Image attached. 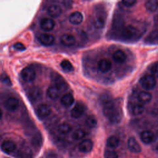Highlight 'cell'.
<instances>
[{"label":"cell","mask_w":158,"mask_h":158,"mask_svg":"<svg viewBox=\"0 0 158 158\" xmlns=\"http://www.w3.org/2000/svg\"><path fill=\"white\" fill-rule=\"evenodd\" d=\"M16 149V144L15 143L10 140L4 141L2 145H1V149L3 152L10 154L13 152Z\"/></svg>","instance_id":"obj_19"},{"label":"cell","mask_w":158,"mask_h":158,"mask_svg":"<svg viewBox=\"0 0 158 158\" xmlns=\"http://www.w3.org/2000/svg\"><path fill=\"white\" fill-rule=\"evenodd\" d=\"M14 48L16 50L18 51H24L25 49V46H24V44L20 42H17L15 43L14 44Z\"/></svg>","instance_id":"obj_36"},{"label":"cell","mask_w":158,"mask_h":158,"mask_svg":"<svg viewBox=\"0 0 158 158\" xmlns=\"http://www.w3.org/2000/svg\"><path fill=\"white\" fill-rule=\"evenodd\" d=\"M72 130V126L67 123H62L58 127L57 130L62 135H66L70 133Z\"/></svg>","instance_id":"obj_28"},{"label":"cell","mask_w":158,"mask_h":158,"mask_svg":"<svg viewBox=\"0 0 158 158\" xmlns=\"http://www.w3.org/2000/svg\"><path fill=\"white\" fill-rule=\"evenodd\" d=\"M152 99V95L146 91H141L138 94V100L142 104L149 102Z\"/></svg>","instance_id":"obj_22"},{"label":"cell","mask_w":158,"mask_h":158,"mask_svg":"<svg viewBox=\"0 0 158 158\" xmlns=\"http://www.w3.org/2000/svg\"><path fill=\"white\" fill-rule=\"evenodd\" d=\"M145 7L147 10L154 12L157 9V1L156 0H150L146 2Z\"/></svg>","instance_id":"obj_29"},{"label":"cell","mask_w":158,"mask_h":158,"mask_svg":"<svg viewBox=\"0 0 158 158\" xmlns=\"http://www.w3.org/2000/svg\"><path fill=\"white\" fill-rule=\"evenodd\" d=\"M52 79L54 83V85L57 87L60 91L62 90L67 89L68 86L67 83L61 75L58 73H53L52 75Z\"/></svg>","instance_id":"obj_5"},{"label":"cell","mask_w":158,"mask_h":158,"mask_svg":"<svg viewBox=\"0 0 158 158\" xmlns=\"http://www.w3.org/2000/svg\"><path fill=\"white\" fill-rule=\"evenodd\" d=\"M69 20V22L73 25H79L82 22L83 20V16L81 12L76 11L72 12L70 15Z\"/></svg>","instance_id":"obj_20"},{"label":"cell","mask_w":158,"mask_h":158,"mask_svg":"<svg viewBox=\"0 0 158 158\" xmlns=\"http://www.w3.org/2000/svg\"><path fill=\"white\" fill-rule=\"evenodd\" d=\"M138 33V29L133 25H128L124 27L122 31V35L123 38L130 40L135 38Z\"/></svg>","instance_id":"obj_4"},{"label":"cell","mask_w":158,"mask_h":158,"mask_svg":"<svg viewBox=\"0 0 158 158\" xmlns=\"http://www.w3.org/2000/svg\"><path fill=\"white\" fill-rule=\"evenodd\" d=\"M47 12L49 16L53 18H57L59 17L62 14L61 7L56 4H52L49 6L47 9Z\"/></svg>","instance_id":"obj_17"},{"label":"cell","mask_w":158,"mask_h":158,"mask_svg":"<svg viewBox=\"0 0 158 158\" xmlns=\"http://www.w3.org/2000/svg\"><path fill=\"white\" fill-rule=\"evenodd\" d=\"M60 42L64 46L70 47L75 44L76 40L72 35L64 34L60 38Z\"/></svg>","instance_id":"obj_18"},{"label":"cell","mask_w":158,"mask_h":158,"mask_svg":"<svg viewBox=\"0 0 158 158\" xmlns=\"http://www.w3.org/2000/svg\"><path fill=\"white\" fill-rule=\"evenodd\" d=\"M22 78L26 82H31L36 78V72L31 67H25L20 72Z\"/></svg>","instance_id":"obj_3"},{"label":"cell","mask_w":158,"mask_h":158,"mask_svg":"<svg viewBox=\"0 0 158 158\" xmlns=\"http://www.w3.org/2000/svg\"><path fill=\"white\" fill-rule=\"evenodd\" d=\"M151 73H152V75H153L154 77V75H157V64H156V63H154L152 65V67H151Z\"/></svg>","instance_id":"obj_37"},{"label":"cell","mask_w":158,"mask_h":158,"mask_svg":"<svg viewBox=\"0 0 158 158\" xmlns=\"http://www.w3.org/2000/svg\"><path fill=\"white\" fill-rule=\"evenodd\" d=\"M60 67L66 72H70L73 70V67L72 64L69 60L67 59H64L60 62Z\"/></svg>","instance_id":"obj_30"},{"label":"cell","mask_w":158,"mask_h":158,"mask_svg":"<svg viewBox=\"0 0 158 158\" xmlns=\"http://www.w3.org/2000/svg\"><path fill=\"white\" fill-rule=\"evenodd\" d=\"M60 102L64 107H69L74 102V97L70 93H66L61 98Z\"/></svg>","instance_id":"obj_23"},{"label":"cell","mask_w":158,"mask_h":158,"mask_svg":"<svg viewBox=\"0 0 158 158\" xmlns=\"http://www.w3.org/2000/svg\"><path fill=\"white\" fill-rule=\"evenodd\" d=\"M113 59L115 62L118 64H122L125 62L127 59V55L124 51L118 49L115 51L112 56Z\"/></svg>","instance_id":"obj_21"},{"label":"cell","mask_w":158,"mask_h":158,"mask_svg":"<svg viewBox=\"0 0 158 158\" xmlns=\"http://www.w3.org/2000/svg\"><path fill=\"white\" fill-rule=\"evenodd\" d=\"M98 68L101 72L106 73L110 70L112 68V63L109 59H101L98 62Z\"/></svg>","instance_id":"obj_14"},{"label":"cell","mask_w":158,"mask_h":158,"mask_svg":"<svg viewBox=\"0 0 158 158\" xmlns=\"http://www.w3.org/2000/svg\"><path fill=\"white\" fill-rule=\"evenodd\" d=\"M103 104L102 112L109 122L114 124L120 123L122 118V111L121 108L113 100L110 99Z\"/></svg>","instance_id":"obj_1"},{"label":"cell","mask_w":158,"mask_h":158,"mask_svg":"<svg viewBox=\"0 0 158 158\" xmlns=\"http://www.w3.org/2000/svg\"><path fill=\"white\" fill-rule=\"evenodd\" d=\"M54 21L50 18L43 19L40 22V27L44 31H51L54 28Z\"/></svg>","instance_id":"obj_13"},{"label":"cell","mask_w":158,"mask_h":158,"mask_svg":"<svg viewBox=\"0 0 158 158\" xmlns=\"http://www.w3.org/2000/svg\"><path fill=\"white\" fill-rule=\"evenodd\" d=\"M119 139L115 136H110L107 139V146L111 148L115 149L119 145Z\"/></svg>","instance_id":"obj_26"},{"label":"cell","mask_w":158,"mask_h":158,"mask_svg":"<svg viewBox=\"0 0 158 158\" xmlns=\"http://www.w3.org/2000/svg\"><path fill=\"white\" fill-rule=\"evenodd\" d=\"M86 125L89 128H94L96 127L98 122L96 118L93 115H90L87 117L85 121Z\"/></svg>","instance_id":"obj_31"},{"label":"cell","mask_w":158,"mask_h":158,"mask_svg":"<svg viewBox=\"0 0 158 158\" xmlns=\"http://www.w3.org/2000/svg\"><path fill=\"white\" fill-rule=\"evenodd\" d=\"M121 2L124 6L127 7H131V6H134L136 3V1H135V0H127V1H123Z\"/></svg>","instance_id":"obj_35"},{"label":"cell","mask_w":158,"mask_h":158,"mask_svg":"<svg viewBox=\"0 0 158 158\" xmlns=\"http://www.w3.org/2000/svg\"><path fill=\"white\" fill-rule=\"evenodd\" d=\"M46 93L49 98L52 99H55L59 96L60 94V90L55 85H52L48 88Z\"/></svg>","instance_id":"obj_24"},{"label":"cell","mask_w":158,"mask_h":158,"mask_svg":"<svg viewBox=\"0 0 158 158\" xmlns=\"http://www.w3.org/2000/svg\"><path fill=\"white\" fill-rule=\"evenodd\" d=\"M0 81L6 85H11V81L9 77L6 73H1L0 75Z\"/></svg>","instance_id":"obj_34"},{"label":"cell","mask_w":158,"mask_h":158,"mask_svg":"<svg viewBox=\"0 0 158 158\" xmlns=\"http://www.w3.org/2000/svg\"><path fill=\"white\" fill-rule=\"evenodd\" d=\"M144 111V107L141 104H135L131 108V113L135 116L139 115Z\"/></svg>","instance_id":"obj_27"},{"label":"cell","mask_w":158,"mask_h":158,"mask_svg":"<svg viewBox=\"0 0 158 158\" xmlns=\"http://www.w3.org/2000/svg\"><path fill=\"white\" fill-rule=\"evenodd\" d=\"M127 146L130 152L133 153H139L141 151V148L134 137H130L127 141Z\"/></svg>","instance_id":"obj_10"},{"label":"cell","mask_w":158,"mask_h":158,"mask_svg":"<svg viewBox=\"0 0 158 158\" xmlns=\"http://www.w3.org/2000/svg\"><path fill=\"white\" fill-rule=\"evenodd\" d=\"M17 156L19 158H32L33 153L28 147L25 146L19 150Z\"/></svg>","instance_id":"obj_25"},{"label":"cell","mask_w":158,"mask_h":158,"mask_svg":"<svg viewBox=\"0 0 158 158\" xmlns=\"http://www.w3.org/2000/svg\"><path fill=\"white\" fill-rule=\"evenodd\" d=\"M51 112L50 107L46 104H41L38 106L36 110V113L38 117L40 118H44L49 116Z\"/></svg>","instance_id":"obj_7"},{"label":"cell","mask_w":158,"mask_h":158,"mask_svg":"<svg viewBox=\"0 0 158 158\" xmlns=\"http://www.w3.org/2000/svg\"><path fill=\"white\" fill-rule=\"evenodd\" d=\"M139 82L141 86L146 90L152 89L156 85V78L152 75H146L143 76L141 78Z\"/></svg>","instance_id":"obj_2"},{"label":"cell","mask_w":158,"mask_h":158,"mask_svg":"<svg viewBox=\"0 0 158 158\" xmlns=\"http://www.w3.org/2000/svg\"><path fill=\"white\" fill-rule=\"evenodd\" d=\"M43 95L41 89L38 87H33L30 89L28 93V96L29 99L32 101H36L41 99Z\"/></svg>","instance_id":"obj_11"},{"label":"cell","mask_w":158,"mask_h":158,"mask_svg":"<svg viewBox=\"0 0 158 158\" xmlns=\"http://www.w3.org/2000/svg\"><path fill=\"white\" fill-rule=\"evenodd\" d=\"M85 110V107L84 104L80 102H77L71 110L70 115L73 118H77L83 114Z\"/></svg>","instance_id":"obj_8"},{"label":"cell","mask_w":158,"mask_h":158,"mask_svg":"<svg viewBox=\"0 0 158 158\" xmlns=\"http://www.w3.org/2000/svg\"><path fill=\"white\" fill-rule=\"evenodd\" d=\"M154 134L151 130H144L140 134L141 140L146 144H149L152 143L154 140Z\"/></svg>","instance_id":"obj_12"},{"label":"cell","mask_w":158,"mask_h":158,"mask_svg":"<svg viewBox=\"0 0 158 158\" xmlns=\"http://www.w3.org/2000/svg\"><path fill=\"white\" fill-rule=\"evenodd\" d=\"M93 148V143L91 139H85L81 141L78 144V149L83 153H88L91 152Z\"/></svg>","instance_id":"obj_9"},{"label":"cell","mask_w":158,"mask_h":158,"mask_svg":"<svg viewBox=\"0 0 158 158\" xmlns=\"http://www.w3.org/2000/svg\"><path fill=\"white\" fill-rule=\"evenodd\" d=\"M86 135V133L82 129H77L72 134V138L75 140L78 141L83 139Z\"/></svg>","instance_id":"obj_32"},{"label":"cell","mask_w":158,"mask_h":158,"mask_svg":"<svg viewBox=\"0 0 158 158\" xmlns=\"http://www.w3.org/2000/svg\"><path fill=\"white\" fill-rule=\"evenodd\" d=\"M54 37L52 35L49 33H42L39 37L40 42L44 46H51L54 42Z\"/></svg>","instance_id":"obj_16"},{"label":"cell","mask_w":158,"mask_h":158,"mask_svg":"<svg viewBox=\"0 0 158 158\" xmlns=\"http://www.w3.org/2000/svg\"><path fill=\"white\" fill-rule=\"evenodd\" d=\"M104 156V158H118L117 153L114 150H106Z\"/></svg>","instance_id":"obj_33"},{"label":"cell","mask_w":158,"mask_h":158,"mask_svg":"<svg viewBox=\"0 0 158 158\" xmlns=\"http://www.w3.org/2000/svg\"><path fill=\"white\" fill-rule=\"evenodd\" d=\"M2 116V110L0 109V119L1 118Z\"/></svg>","instance_id":"obj_38"},{"label":"cell","mask_w":158,"mask_h":158,"mask_svg":"<svg viewBox=\"0 0 158 158\" xmlns=\"http://www.w3.org/2000/svg\"><path fill=\"white\" fill-rule=\"evenodd\" d=\"M106 23V15L104 13H99L94 17L93 25L97 29L102 28Z\"/></svg>","instance_id":"obj_15"},{"label":"cell","mask_w":158,"mask_h":158,"mask_svg":"<svg viewBox=\"0 0 158 158\" xmlns=\"http://www.w3.org/2000/svg\"><path fill=\"white\" fill-rule=\"evenodd\" d=\"M4 106L6 109L9 111L13 112L16 110L19 107V101L15 98L10 97L4 101Z\"/></svg>","instance_id":"obj_6"}]
</instances>
